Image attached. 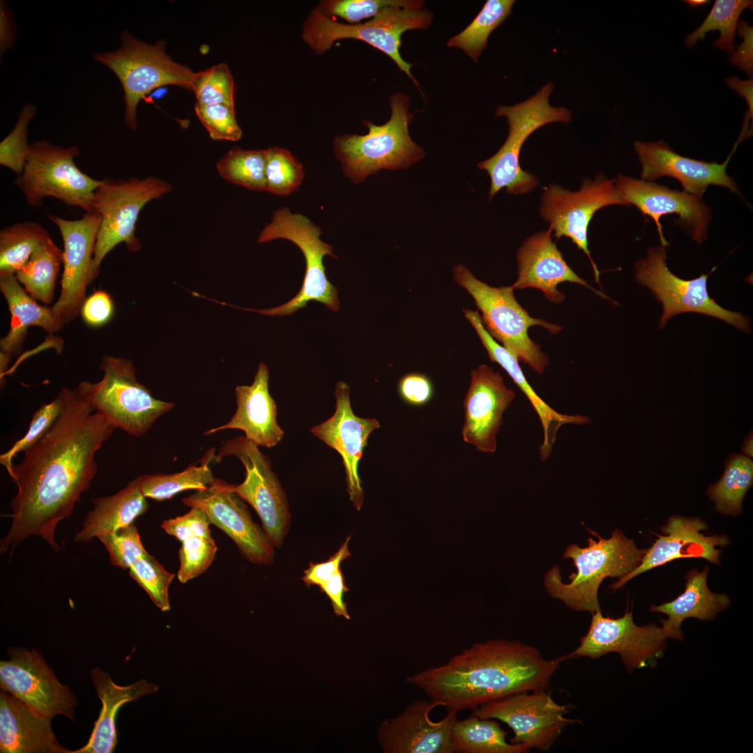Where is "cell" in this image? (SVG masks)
Wrapping results in <instances>:
<instances>
[{
  "instance_id": "1",
  "label": "cell",
  "mask_w": 753,
  "mask_h": 753,
  "mask_svg": "<svg viewBox=\"0 0 753 753\" xmlns=\"http://www.w3.org/2000/svg\"><path fill=\"white\" fill-rule=\"evenodd\" d=\"M63 390V407L54 425L8 472L17 491L9 505L12 522L0 541L1 554L31 535L60 550L56 528L89 489L98 471L96 454L116 429L76 388Z\"/></svg>"
},
{
  "instance_id": "2",
  "label": "cell",
  "mask_w": 753,
  "mask_h": 753,
  "mask_svg": "<svg viewBox=\"0 0 753 753\" xmlns=\"http://www.w3.org/2000/svg\"><path fill=\"white\" fill-rule=\"evenodd\" d=\"M562 658L545 659L518 641L475 643L443 664L409 676L406 682L448 712L474 709L523 692L547 690Z\"/></svg>"
},
{
  "instance_id": "3",
  "label": "cell",
  "mask_w": 753,
  "mask_h": 753,
  "mask_svg": "<svg viewBox=\"0 0 753 753\" xmlns=\"http://www.w3.org/2000/svg\"><path fill=\"white\" fill-rule=\"evenodd\" d=\"M389 101L391 114L386 123L378 126L364 121L367 134H347L333 139L334 154L345 176L354 183L363 182L380 169L407 168L425 157V151L409 135L413 115L409 112V96L397 92Z\"/></svg>"
},
{
  "instance_id": "4",
  "label": "cell",
  "mask_w": 753,
  "mask_h": 753,
  "mask_svg": "<svg viewBox=\"0 0 753 753\" xmlns=\"http://www.w3.org/2000/svg\"><path fill=\"white\" fill-rule=\"evenodd\" d=\"M598 540L588 538V546L580 547L571 544L563 557L573 560L576 573L569 576L570 583L561 581L558 566L545 575V585L550 595L562 600L576 611L595 612L600 610L598 588L607 577H621L641 563L646 549L637 547L634 541L620 531L615 530L611 537L604 539L593 531Z\"/></svg>"
},
{
  "instance_id": "5",
  "label": "cell",
  "mask_w": 753,
  "mask_h": 753,
  "mask_svg": "<svg viewBox=\"0 0 753 753\" xmlns=\"http://www.w3.org/2000/svg\"><path fill=\"white\" fill-rule=\"evenodd\" d=\"M121 45L115 51L95 52L94 60L106 66L119 79L124 93V119L137 130L139 101L153 89L176 85L192 91L197 72L175 62L166 53V41L150 44L136 38L128 31L121 33Z\"/></svg>"
},
{
  "instance_id": "6",
  "label": "cell",
  "mask_w": 753,
  "mask_h": 753,
  "mask_svg": "<svg viewBox=\"0 0 753 753\" xmlns=\"http://www.w3.org/2000/svg\"><path fill=\"white\" fill-rule=\"evenodd\" d=\"M100 369L102 379L96 383L84 381L76 387L91 407L116 429L130 436H142L174 404L155 398L150 390L139 383L130 360L105 356Z\"/></svg>"
},
{
  "instance_id": "7",
  "label": "cell",
  "mask_w": 753,
  "mask_h": 753,
  "mask_svg": "<svg viewBox=\"0 0 753 753\" xmlns=\"http://www.w3.org/2000/svg\"><path fill=\"white\" fill-rule=\"evenodd\" d=\"M455 282L465 289L481 312L482 325L488 333L499 341L519 361L527 364L538 374L544 372L549 364L548 357L540 347L528 337V330L540 326L551 334H557L561 327L529 315L516 300L512 286L494 287L477 279L463 265L454 267Z\"/></svg>"
},
{
  "instance_id": "8",
  "label": "cell",
  "mask_w": 753,
  "mask_h": 753,
  "mask_svg": "<svg viewBox=\"0 0 753 753\" xmlns=\"http://www.w3.org/2000/svg\"><path fill=\"white\" fill-rule=\"evenodd\" d=\"M432 19L433 13L427 8L393 6L386 8L365 22L343 24L314 8L302 26L301 36L317 54L325 53L339 40L351 38L365 42L388 55L418 87L419 84L411 72L412 63L404 61L400 54L402 36L409 30L427 29Z\"/></svg>"
},
{
  "instance_id": "9",
  "label": "cell",
  "mask_w": 753,
  "mask_h": 753,
  "mask_svg": "<svg viewBox=\"0 0 753 753\" xmlns=\"http://www.w3.org/2000/svg\"><path fill=\"white\" fill-rule=\"evenodd\" d=\"M553 84L548 83L527 100L512 106L501 105L496 109V116L507 119L508 137L494 155L478 165L490 177V199L502 188H505L508 194L522 195L531 192L538 185V178L520 167L519 154L524 143L534 131L546 124L569 123L572 119L569 109L549 104Z\"/></svg>"
},
{
  "instance_id": "10",
  "label": "cell",
  "mask_w": 753,
  "mask_h": 753,
  "mask_svg": "<svg viewBox=\"0 0 753 753\" xmlns=\"http://www.w3.org/2000/svg\"><path fill=\"white\" fill-rule=\"evenodd\" d=\"M172 189L169 183L154 176L102 180L92 201L93 211L100 215V223L89 271L90 283L98 276L105 256L117 245L124 243L130 252L140 250L135 229L141 211Z\"/></svg>"
},
{
  "instance_id": "11",
  "label": "cell",
  "mask_w": 753,
  "mask_h": 753,
  "mask_svg": "<svg viewBox=\"0 0 753 753\" xmlns=\"http://www.w3.org/2000/svg\"><path fill=\"white\" fill-rule=\"evenodd\" d=\"M321 234L320 227L306 216L291 213L288 207L274 211L271 221L261 230L257 243L283 238L296 245L303 252L306 264L303 284L299 292L284 305L265 310L242 309L268 316H289L306 307L309 302L316 301L333 312H337L340 310L337 289L328 280L324 265L326 255L337 257L333 248L320 239Z\"/></svg>"
},
{
  "instance_id": "12",
  "label": "cell",
  "mask_w": 753,
  "mask_h": 753,
  "mask_svg": "<svg viewBox=\"0 0 753 753\" xmlns=\"http://www.w3.org/2000/svg\"><path fill=\"white\" fill-rule=\"evenodd\" d=\"M79 154L76 145L61 147L45 139L30 144L24 170L15 181L28 205L42 206L45 197H53L68 206L92 212L94 191L102 180L77 167L74 158Z\"/></svg>"
},
{
  "instance_id": "13",
  "label": "cell",
  "mask_w": 753,
  "mask_h": 753,
  "mask_svg": "<svg viewBox=\"0 0 753 753\" xmlns=\"http://www.w3.org/2000/svg\"><path fill=\"white\" fill-rule=\"evenodd\" d=\"M258 447L245 436H239L225 442L217 456L220 459L232 455L241 461L246 471L244 481L238 485L226 482V486L252 505L273 545L280 548L290 528L289 504L269 458Z\"/></svg>"
},
{
  "instance_id": "14",
  "label": "cell",
  "mask_w": 753,
  "mask_h": 753,
  "mask_svg": "<svg viewBox=\"0 0 753 753\" xmlns=\"http://www.w3.org/2000/svg\"><path fill=\"white\" fill-rule=\"evenodd\" d=\"M664 247H653L648 250L646 259L636 264V280L649 288L663 305L660 328L674 315L684 312H698L720 319L737 328L750 332V319L741 313L731 312L717 305L709 296L707 289L708 275L685 280L676 276L666 264Z\"/></svg>"
},
{
  "instance_id": "15",
  "label": "cell",
  "mask_w": 753,
  "mask_h": 753,
  "mask_svg": "<svg viewBox=\"0 0 753 753\" xmlns=\"http://www.w3.org/2000/svg\"><path fill=\"white\" fill-rule=\"evenodd\" d=\"M591 623L579 646L562 657L598 658L609 653H618L628 672L634 669L653 667L664 654L667 637L655 624L637 625L632 611L628 607L624 615L613 618L602 616L601 610L592 613Z\"/></svg>"
},
{
  "instance_id": "16",
  "label": "cell",
  "mask_w": 753,
  "mask_h": 753,
  "mask_svg": "<svg viewBox=\"0 0 753 753\" xmlns=\"http://www.w3.org/2000/svg\"><path fill=\"white\" fill-rule=\"evenodd\" d=\"M610 205H626L615 182L604 175L594 181L586 178L578 191H571L556 184H550L542 193L540 214L549 222L557 239L566 237L588 257L595 280L600 282V271L593 262L588 248V228L596 211Z\"/></svg>"
},
{
  "instance_id": "17",
  "label": "cell",
  "mask_w": 753,
  "mask_h": 753,
  "mask_svg": "<svg viewBox=\"0 0 753 753\" xmlns=\"http://www.w3.org/2000/svg\"><path fill=\"white\" fill-rule=\"evenodd\" d=\"M567 705L557 703L545 690L516 693L473 709L480 718L499 720L512 729L510 743L549 750L566 727L577 722L565 717Z\"/></svg>"
},
{
  "instance_id": "18",
  "label": "cell",
  "mask_w": 753,
  "mask_h": 753,
  "mask_svg": "<svg viewBox=\"0 0 753 753\" xmlns=\"http://www.w3.org/2000/svg\"><path fill=\"white\" fill-rule=\"evenodd\" d=\"M8 660L0 662L1 690L10 694L38 713L53 719L63 715L74 720L78 702L67 685L36 649L9 647Z\"/></svg>"
},
{
  "instance_id": "19",
  "label": "cell",
  "mask_w": 753,
  "mask_h": 753,
  "mask_svg": "<svg viewBox=\"0 0 753 753\" xmlns=\"http://www.w3.org/2000/svg\"><path fill=\"white\" fill-rule=\"evenodd\" d=\"M188 507L201 508L211 524L225 533L250 563L269 565L274 559V545L264 529L252 519L247 505L226 482L216 480L205 489L182 499Z\"/></svg>"
},
{
  "instance_id": "20",
  "label": "cell",
  "mask_w": 753,
  "mask_h": 753,
  "mask_svg": "<svg viewBox=\"0 0 753 753\" xmlns=\"http://www.w3.org/2000/svg\"><path fill=\"white\" fill-rule=\"evenodd\" d=\"M47 217L59 228L63 241L61 291L58 301L51 307L64 325L77 317L86 298L100 216L92 211L77 220L50 213Z\"/></svg>"
},
{
  "instance_id": "21",
  "label": "cell",
  "mask_w": 753,
  "mask_h": 753,
  "mask_svg": "<svg viewBox=\"0 0 753 753\" xmlns=\"http://www.w3.org/2000/svg\"><path fill=\"white\" fill-rule=\"evenodd\" d=\"M336 409L324 423L311 428L310 432L342 457L346 474L347 490L354 507L359 510L363 503L364 492L358 475V463L367 445L370 434L380 427L372 418H360L353 412L349 386L343 381L335 390Z\"/></svg>"
},
{
  "instance_id": "22",
  "label": "cell",
  "mask_w": 753,
  "mask_h": 753,
  "mask_svg": "<svg viewBox=\"0 0 753 753\" xmlns=\"http://www.w3.org/2000/svg\"><path fill=\"white\" fill-rule=\"evenodd\" d=\"M471 378L464 400L463 440L480 452L493 453L496 449V436L503 424V413L515 394L505 385L500 372L485 364L473 370Z\"/></svg>"
},
{
  "instance_id": "23",
  "label": "cell",
  "mask_w": 753,
  "mask_h": 753,
  "mask_svg": "<svg viewBox=\"0 0 753 753\" xmlns=\"http://www.w3.org/2000/svg\"><path fill=\"white\" fill-rule=\"evenodd\" d=\"M615 185L626 205L635 206L644 216L653 220L662 246L669 243L664 237L660 218L669 214L679 216L693 240L701 243L706 238L711 215L701 197L621 174L618 175Z\"/></svg>"
},
{
  "instance_id": "24",
  "label": "cell",
  "mask_w": 753,
  "mask_h": 753,
  "mask_svg": "<svg viewBox=\"0 0 753 753\" xmlns=\"http://www.w3.org/2000/svg\"><path fill=\"white\" fill-rule=\"evenodd\" d=\"M438 703L416 699L394 718L382 722L378 738L386 753H454L452 727L457 713L448 712L438 722L429 713Z\"/></svg>"
},
{
  "instance_id": "25",
  "label": "cell",
  "mask_w": 753,
  "mask_h": 753,
  "mask_svg": "<svg viewBox=\"0 0 753 753\" xmlns=\"http://www.w3.org/2000/svg\"><path fill=\"white\" fill-rule=\"evenodd\" d=\"M738 144V142L723 164L682 156L662 140L656 142L637 141L634 143V147L642 167V180L653 181L663 176L672 177L681 183L684 192L701 198L710 185L723 186L741 195L734 180L726 172L729 159Z\"/></svg>"
},
{
  "instance_id": "26",
  "label": "cell",
  "mask_w": 753,
  "mask_h": 753,
  "mask_svg": "<svg viewBox=\"0 0 753 753\" xmlns=\"http://www.w3.org/2000/svg\"><path fill=\"white\" fill-rule=\"evenodd\" d=\"M707 524L699 518L671 516L662 527L665 535L658 538L646 549L639 565L628 574L620 577L610 586L616 590L638 575L675 559L702 558L713 563H719L721 550L717 546H726V535H705L701 533Z\"/></svg>"
},
{
  "instance_id": "27",
  "label": "cell",
  "mask_w": 753,
  "mask_h": 753,
  "mask_svg": "<svg viewBox=\"0 0 753 753\" xmlns=\"http://www.w3.org/2000/svg\"><path fill=\"white\" fill-rule=\"evenodd\" d=\"M552 229L534 234L526 238L517 254L518 277L512 285L514 289L535 288L541 290L550 301L559 303L565 296L557 290L563 282L577 283L593 290L600 296L609 298L595 290L578 276L568 265L562 253L552 238Z\"/></svg>"
},
{
  "instance_id": "28",
  "label": "cell",
  "mask_w": 753,
  "mask_h": 753,
  "mask_svg": "<svg viewBox=\"0 0 753 753\" xmlns=\"http://www.w3.org/2000/svg\"><path fill=\"white\" fill-rule=\"evenodd\" d=\"M267 365L259 364L250 386H238L235 390L237 409L227 423L208 429L210 435L218 431L234 429L244 432L245 436L258 446H275L284 435L277 422V406L268 390Z\"/></svg>"
},
{
  "instance_id": "29",
  "label": "cell",
  "mask_w": 753,
  "mask_h": 753,
  "mask_svg": "<svg viewBox=\"0 0 753 753\" xmlns=\"http://www.w3.org/2000/svg\"><path fill=\"white\" fill-rule=\"evenodd\" d=\"M463 312L465 318L476 330L483 347L487 350L489 359L498 363L508 374L514 383L526 395L538 414L543 429L540 456L541 460H546L552 451L558 429L563 425L566 424L586 425L590 423L591 420L586 416L579 414H563L549 406L538 395L528 382L519 365V360L488 333L482 325L478 311L463 308Z\"/></svg>"
},
{
  "instance_id": "30",
  "label": "cell",
  "mask_w": 753,
  "mask_h": 753,
  "mask_svg": "<svg viewBox=\"0 0 753 753\" xmlns=\"http://www.w3.org/2000/svg\"><path fill=\"white\" fill-rule=\"evenodd\" d=\"M51 720L1 690L0 752L71 753L57 740Z\"/></svg>"
},
{
  "instance_id": "31",
  "label": "cell",
  "mask_w": 753,
  "mask_h": 753,
  "mask_svg": "<svg viewBox=\"0 0 753 753\" xmlns=\"http://www.w3.org/2000/svg\"><path fill=\"white\" fill-rule=\"evenodd\" d=\"M0 291L8 303L10 313V330L0 341L1 380L8 373V363L19 356L31 326H38L48 333L59 331L63 323L52 307L38 305L20 284L15 275L0 274Z\"/></svg>"
},
{
  "instance_id": "32",
  "label": "cell",
  "mask_w": 753,
  "mask_h": 753,
  "mask_svg": "<svg viewBox=\"0 0 753 753\" xmlns=\"http://www.w3.org/2000/svg\"><path fill=\"white\" fill-rule=\"evenodd\" d=\"M90 676L102 708L87 743L71 753H112L117 744L116 717L120 708L126 703L155 693L159 688L145 679L126 686L118 685L108 673L98 667L91 671Z\"/></svg>"
},
{
  "instance_id": "33",
  "label": "cell",
  "mask_w": 753,
  "mask_h": 753,
  "mask_svg": "<svg viewBox=\"0 0 753 753\" xmlns=\"http://www.w3.org/2000/svg\"><path fill=\"white\" fill-rule=\"evenodd\" d=\"M708 568L701 572L690 570L686 575L685 591L671 602L660 605H651L650 611L666 614L668 618L662 619V629L669 638L683 640L680 630L682 622L688 618L710 621L730 604L729 597L711 592L707 585Z\"/></svg>"
},
{
  "instance_id": "34",
  "label": "cell",
  "mask_w": 753,
  "mask_h": 753,
  "mask_svg": "<svg viewBox=\"0 0 753 753\" xmlns=\"http://www.w3.org/2000/svg\"><path fill=\"white\" fill-rule=\"evenodd\" d=\"M91 501L93 508L88 512L82 523V528L75 535L76 542L98 538L131 525L137 517L148 510L149 506L136 478L118 492L93 498Z\"/></svg>"
},
{
  "instance_id": "35",
  "label": "cell",
  "mask_w": 753,
  "mask_h": 753,
  "mask_svg": "<svg viewBox=\"0 0 753 753\" xmlns=\"http://www.w3.org/2000/svg\"><path fill=\"white\" fill-rule=\"evenodd\" d=\"M507 732L492 718L471 714L456 720L452 727L451 742L457 753H526L530 748L521 743H508Z\"/></svg>"
},
{
  "instance_id": "36",
  "label": "cell",
  "mask_w": 753,
  "mask_h": 753,
  "mask_svg": "<svg viewBox=\"0 0 753 753\" xmlns=\"http://www.w3.org/2000/svg\"><path fill=\"white\" fill-rule=\"evenodd\" d=\"M62 263L63 250L50 237L15 275L33 299L48 305L54 298L55 282Z\"/></svg>"
},
{
  "instance_id": "37",
  "label": "cell",
  "mask_w": 753,
  "mask_h": 753,
  "mask_svg": "<svg viewBox=\"0 0 753 753\" xmlns=\"http://www.w3.org/2000/svg\"><path fill=\"white\" fill-rule=\"evenodd\" d=\"M216 459L219 458L210 451L199 466L192 464L179 473L145 474L136 479L146 498L156 501L169 499L187 489L201 490L211 486L217 478L209 465Z\"/></svg>"
},
{
  "instance_id": "38",
  "label": "cell",
  "mask_w": 753,
  "mask_h": 753,
  "mask_svg": "<svg viewBox=\"0 0 753 753\" xmlns=\"http://www.w3.org/2000/svg\"><path fill=\"white\" fill-rule=\"evenodd\" d=\"M752 482V460L744 455L733 454L726 462L722 476L708 488L706 494L714 501L717 511L735 516L740 512L743 498Z\"/></svg>"
},
{
  "instance_id": "39",
  "label": "cell",
  "mask_w": 753,
  "mask_h": 753,
  "mask_svg": "<svg viewBox=\"0 0 753 753\" xmlns=\"http://www.w3.org/2000/svg\"><path fill=\"white\" fill-rule=\"evenodd\" d=\"M49 232L40 223L26 220L0 231V274L15 273L47 238Z\"/></svg>"
},
{
  "instance_id": "40",
  "label": "cell",
  "mask_w": 753,
  "mask_h": 753,
  "mask_svg": "<svg viewBox=\"0 0 753 753\" xmlns=\"http://www.w3.org/2000/svg\"><path fill=\"white\" fill-rule=\"evenodd\" d=\"M514 0H488L474 20L460 33L451 37L447 46L464 51L477 61L492 31L510 16Z\"/></svg>"
},
{
  "instance_id": "41",
  "label": "cell",
  "mask_w": 753,
  "mask_h": 753,
  "mask_svg": "<svg viewBox=\"0 0 753 753\" xmlns=\"http://www.w3.org/2000/svg\"><path fill=\"white\" fill-rule=\"evenodd\" d=\"M265 150L231 149L217 162L220 175L226 181L245 188L266 191Z\"/></svg>"
},
{
  "instance_id": "42",
  "label": "cell",
  "mask_w": 753,
  "mask_h": 753,
  "mask_svg": "<svg viewBox=\"0 0 753 753\" xmlns=\"http://www.w3.org/2000/svg\"><path fill=\"white\" fill-rule=\"evenodd\" d=\"M752 7V1H715L701 25L687 36L685 46L692 47L699 40H703L707 32L718 30L720 35L713 45L727 52H732L738 17L744 9Z\"/></svg>"
},
{
  "instance_id": "43",
  "label": "cell",
  "mask_w": 753,
  "mask_h": 753,
  "mask_svg": "<svg viewBox=\"0 0 753 753\" xmlns=\"http://www.w3.org/2000/svg\"><path fill=\"white\" fill-rule=\"evenodd\" d=\"M266 191L285 196L298 189L304 176L302 164L285 149H266Z\"/></svg>"
},
{
  "instance_id": "44",
  "label": "cell",
  "mask_w": 753,
  "mask_h": 753,
  "mask_svg": "<svg viewBox=\"0 0 753 753\" xmlns=\"http://www.w3.org/2000/svg\"><path fill=\"white\" fill-rule=\"evenodd\" d=\"M423 0H324L317 9L328 17H338L350 24L373 18L389 6L421 9Z\"/></svg>"
},
{
  "instance_id": "45",
  "label": "cell",
  "mask_w": 753,
  "mask_h": 753,
  "mask_svg": "<svg viewBox=\"0 0 753 753\" xmlns=\"http://www.w3.org/2000/svg\"><path fill=\"white\" fill-rule=\"evenodd\" d=\"M64 403L63 388L51 402L38 407L33 413L25 434L0 455V463L9 472L14 457L40 441L52 427L59 417Z\"/></svg>"
},
{
  "instance_id": "46",
  "label": "cell",
  "mask_w": 753,
  "mask_h": 753,
  "mask_svg": "<svg viewBox=\"0 0 753 753\" xmlns=\"http://www.w3.org/2000/svg\"><path fill=\"white\" fill-rule=\"evenodd\" d=\"M129 575L162 611L170 609L168 590L175 575L167 571L153 556L146 552L129 568Z\"/></svg>"
},
{
  "instance_id": "47",
  "label": "cell",
  "mask_w": 753,
  "mask_h": 753,
  "mask_svg": "<svg viewBox=\"0 0 753 753\" xmlns=\"http://www.w3.org/2000/svg\"><path fill=\"white\" fill-rule=\"evenodd\" d=\"M192 91L198 104H222L234 108V82L225 63L198 71Z\"/></svg>"
},
{
  "instance_id": "48",
  "label": "cell",
  "mask_w": 753,
  "mask_h": 753,
  "mask_svg": "<svg viewBox=\"0 0 753 753\" xmlns=\"http://www.w3.org/2000/svg\"><path fill=\"white\" fill-rule=\"evenodd\" d=\"M37 112L35 105H24L17 115L13 130L0 143V165L20 175L24 168L29 151L27 142L28 126Z\"/></svg>"
},
{
  "instance_id": "49",
  "label": "cell",
  "mask_w": 753,
  "mask_h": 753,
  "mask_svg": "<svg viewBox=\"0 0 753 753\" xmlns=\"http://www.w3.org/2000/svg\"><path fill=\"white\" fill-rule=\"evenodd\" d=\"M217 549L211 535L194 536L182 541L177 574L180 582L186 583L204 573L213 561Z\"/></svg>"
},
{
  "instance_id": "50",
  "label": "cell",
  "mask_w": 753,
  "mask_h": 753,
  "mask_svg": "<svg viewBox=\"0 0 753 753\" xmlns=\"http://www.w3.org/2000/svg\"><path fill=\"white\" fill-rule=\"evenodd\" d=\"M98 539L108 552L112 565L123 570L129 569L147 552L142 543L138 530L133 524L114 533L101 535Z\"/></svg>"
},
{
  "instance_id": "51",
  "label": "cell",
  "mask_w": 753,
  "mask_h": 753,
  "mask_svg": "<svg viewBox=\"0 0 753 753\" xmlns=\"http://www.w3.org/2000/svg\"><path fill=\"white\" fill-rule=\"evenodd\" d=\"M196 116L214 140L238 141L243 131L237 123L235 108L225 105H195Z\"/></svg>"
},
{
  "instance_id": "52",
  "label": "cell",
  "mask_w": 753,
  "mask_h": 753,
  "mask_svg": "<svg viewBox=\"0 0 753 753\" xmlns=\"http://www.w3.org/2000/svg\"><path fill=\"white\" fill-rule=\"evenodd\" d=\"M211 522L206 514L199 508L192 507L183 516L163 521L161 528L181 542L194 536H210Z\"/></svg>"
},
{
  "instance_id": "53",
  "label": "cell",
  "mask_w": 753,
  "mask_h": 753,
  "mask_svg": "<svg viewBox=\"0 0 753 753\" xmlns=\"http://www.w3.org/2000/svg\"><path fill=\"white\" fill-rule=\"evenodd\" d=\"M348 536L339 549L327 561L321 563H310L309 567L304 570L301 580L307 587L317 585L319 587L326 583L330 577L340 569V565L351 556L348 544L351 539Z\"/></svg>"
},
{
  "instance_id": "54",
  "label": "cell",
  "mask_w": 753,
  "mask_h": 753,
  "mask_svg": "<svg viewBox=\"0 0 753 753\" xmlns=\"http://www.w3.org/2000/svg\"><path fill=\"white\" fill-rule=\"evenodd\" d=\"M114 305L109 294L105 291H94L83 302L80 314L84 321L92 327L106 324L112 319Z\"/></svg>"
},
{
  "instance_id": "55",
  "label": "cell",
  "mask_w": 753,
  "mask_h": 753,
  "mask_svg": "<svg viewBox=\"0 0 753 753\" xmlns=\"http://www.w3.org/2000/svg\"><path fill=\"white\" fill-rule=\"evenodd\" d=\"M398 392L406 403L413 406H422L431 400L433 386L425 374L410 373L403 376L400 380Z\"/></svg>"
},
{
  "instance_id": "56",
  "label": "cell",
  "mask_w": 753,
  "mask_h": 753,
  "mask_svg": "<svg viewBox=\"0 0 753 753\" xmlns=\"http://www.w3.org/2000/svg\"><path fill=\"white\" fill-rule=\"evenodd\" d=\"M319 588L330 599L335 614L337 616H343L347 619H350L347 604L344 601V595L349 589L345 584L341 569L333 575L326 583L319 586Z\"/></svg>"
},
{
  "instance_id": "57",
  "label": "cell",
  "mask_w": 753,
  "mask_h": 753,
  "mask_svg": "<svg viewBox=\"0 0 753 753\" xmlns=\"http://www.w3.org/2000/svg\"><path fill=\"white\" fill-rule=\"evenodd\" d=\"M743 29H740L744 33V41L743 44L738 47L737 52L733 54L731 57V61L733 64L740 66L742 69L747 71L749 75H752V29L750 27L748 24L742 22Z\"/></svg>"
},
{
  "instance_id": "58",
  "label": "cell",
  "mask_w": 753,
  "mask_h": 753,
  "mask_svg": "<svg viewBox=\"0 0 753 753\" xmlns=\"http://www.w3.org/2000/svg\"><path fill=\"white\" fill-rule=\"evenodd\" d=\"M0 43H1V53L3 54L7 49L10 48L14 40L13 31L12 28V23L10 20V15L8 13V9L5 7V3H1V15H0Z\"/></svg>"
},
{
  "instance_id": "59",
  "label": "cell",
  "mask_w": 753,
  "mask_h": 753,
  "mask_svg": "<svg viewBox=\"0 0 753 753\" xmlns=\"http://www.w3.org/2000/svg\"><path fill=\"white\" fill-rule=\"evenodd\" d=\"M728 84L744 96L749 105V116H752V79L743 81L732 77L727 79Z\"/></svg>"
},
{
  "instance_id": "60",
  "label": "cell",
  "mask_w": 753,
  "mask_h": 753,
  "mask_svg": "<svg viewBox=\"0 0 753 753\" xmlns=\"http://www.w3.org/2000/svg\"><path fill=\"white\" fill-rule=\"evenodd\" d=\"M753 441L752 432H751L747 435V436L745 439L744 442H743V448H742V450H743V453L746 454L747 456L751 457L753 456V452H752V446H753L752 443H753V441Z\"/></svg>"
},
{
  "instance_id": "61",
  "label": "cell",
  "mask_w": 753,
  "mask_h": 753,
  "mask_svg": "<svg viewBox=\"0 0 753 753\" xmlns=\"http://www.w3.org/2000/svg\"><path fill=\"white\" fill-rule=\"evenodd\" d=\"M685 2H687V3L692 5V6H699V5H701V4H704L706 2H708V1H699V0L694 1L693 0V1H685Z\"/></svg>"
}]
</instances>
